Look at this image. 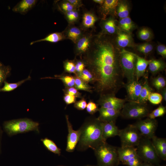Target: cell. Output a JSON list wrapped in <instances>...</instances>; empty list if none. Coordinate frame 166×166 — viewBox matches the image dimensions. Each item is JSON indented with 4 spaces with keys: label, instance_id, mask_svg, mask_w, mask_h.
<instances>
[{
    "label": "cell",
    "instance_id": "cell-1",
    "mask_svg": "<svg viewBox=\"0 0 166 166\" xmlns=\"http://www.w3.org/2000/svg\"><path fill=\"white\" fill-rule=\"evenodd\" d=\"M121 50L112 39L99 34L93 35L90 48L81 58L93 74L95 88L101 95H115L124 87V77L120 62Z\"/></svg>",
    "mask_w": 166,
    "mask_h": 166
},
{
    "label": "cell",
    "instance_id": "cell-2",
    "mask_svg": "<svg viewBox=\"0 0 166 166\" xmlns=\"http://www.w3.org/2000/svg\"><path fill=\"white\" fill-rule=\"evenodd\" d=\"M102 122L97 118L86 120L79 129L80 134L76 146L79 151L91 148L93 150L105 141L102 137Z\"/></svg>",
    "mask_w": 166,
    "mask_h": 166
},
{
    "label": "cell",
    "instance_id": "cell-3",
    "mask_svg": "<svg viewBox=\"0 0 166 166\" xmlns=\"http://www.w3.org/2000/svg\"><path fill=\"white\" fill-rule=\"evenodd\" d=\"M117 148L107 143H101L93 150L96 157L97 166H118L120 163Z\"/></svg>",
    "mask_w": 166,
    "mask_h": 166
},
{
    "label": "cell",
    "instance_id": "cell-4",
    "mask_svg": "<svg viewBox=\"0 0 166 166\" xmlns=\"http://www.w3.org/2000/svg\"><path fill=\"white\" fill-rule=\"evenodd\" d=\"M39 125L38 122L28 118H23L5 121L3 128L7 135L11 136L31 131L39 133Z\"/></svg>",
    "mask_w": 166,
    "mask_h": 166
},
{
    "label": "cell",
    "instance_id": "cell-5",
    "mask_svg": "<svg viewBox=\"0 0 166 166\" xmlns=\"http://www.w3.org/2000/svg\"><path fill=\"white\" fill-rule=\"evenodd\" d=\"M127 102L121 111L120 116L123 118L139 120L147 117L150 111L146 104L133 101Z\"/></svg>",
    "mask_w": 166,
    "mask_h": 166
},
{
    "label": "cell",
    "instance_id": "cell-6",
    "mask_svg": "<svg viewBox=\"0 0 166 166\" xmlns=\"http://www.w3.org/2000/svg\"><path fill=\"white\" fill-rule=\"evenodd\" d=\"M137 154L143 162L160 166V160L157 155L150 139L142 137L136 147Z\"/></svg>",
    "mask_w": 166,
    "mask_h": 166
},
{
    "label": "cell",
    "instance_id": "cell-7",
    "mask_svg": "<svg viewBox=\"0 0 166 166\" xmlns=\"http://www.w3.org/2000/svg\"><path fill=\"white\" fill-rule=\"evenodd\" d=\"M136 61L135 53L122 49L120 55L121 67L124 78L128 82L135 80V70Z\"/></svg>",
    "mask_w": 166,
    "mask_h": 166
},
{
    "label": "cell",
    "instance_id": "cell-8",
    "mask_svg": "<svg viewBox=\"0 0 166 166\" xmlns=\"http://www.w3.org/2000/svg\"><path fill=\"white\" fill-rule=\"evenodd\" d=\"M118 136L121 147H136L142 137L133 124H129L124 128L120 129Z\"/></svg>",
    "mask_w": 166,
    "mask_h": 166
},
{
    "label": "cell",
    "instance_id": "cell-9",
    "mask_svg": "<svg viewBox=\"0 0 166 166\" xmlns=\"http://www.w3.org/2000/svg\"><path fill=\"white\" fill-rule=\"evenodd\" d=\"M119 160L127 166H140L143 162L138 156L136 147H117Z\"/></svg>",
    "mask_w": 166,
    "mask_h": 166
},
{
    "label": "cell",
    "instance_id": "cell-10",
    "mask_svg": "<svg viewBox=\"0 0 166 166\" xmlns=\"http://www.w3.org/2000/svg\"><path fill=\"white\" fill-rule=\"evenodd\" d=\"M133 125L139 131L142 137L151 139L155 136L158 127V122L156 119L147 117L138 120Z\"/></svg>",
    "mask_w": 166,
    "mask_h": 166
},
{
    "label": "cell",
    "instance_id": "cell-11",
    "mask_svg": "<svg viewBox=\"0 0 166 166\" xmlns=\"http://www.w3.org/2000/svg\"><path fill=\"white\" fill-rule=\"evenodd\" d=\"M127 101L126 98H118L113 94H106L101 95L98 104L101 108L121 110Z\"/></svg>",
    "mask_w": 166,
    "mask_h": 166
},
{
    "label": "cell",
    "instance_id": "cell-12",
    "mask_svg": "<svg viewBox=\"0 0 166 166\" xmlns=\"http://www.w3.org/2000/svg\"><path fill=\"white\" fill-rule=\"evenodd\" d=\"M93 35L91 33H85L75 43L74 52L76 56L81 57L90 48Z\"/></svg>",
    "mask_w": 166,
    "mask_h": 166
},
{
    "label": "cell",
    "instance_id": "cell-13",
    "mask_svg": "<svg viewBox=\"0 0 166 166\" xmlns=\"http://www.w3.org/2000/svg\"><path fill=\"white\" fill-rule=\"evenodd\" d=\"M65 118L68 132L66 151L71 152L74 151L77 146L79 139L80 132L79 129L75 130L73 129L68 116L66 115Z\"/></svg>",
    "mask_w": 166,
    "mask_h": 166
},
{
    "label": "cell",
    "instance_id": "cell-14",
    "mask_svg": "<svg viewBox=\"0 0 166 166\" xmlns=\"http://www.w3.org/2000/svg\"><path fill=\"white\" fill-rule=\"evenodd\" d=\"M143 82L134 80L125 84L127 97L126 98L128 101L137 102L139 97L142 87Z\"/></svg>",
    "mask_w": 166,
    "mask_h": 166
},
{
    "label": "cell",
    "instance_id": "cell-15",
    "mask_svg": "<svg viewBox=\"0 0 166 166\" xmlns=\"http://www.w3.org/2000/svg\"><path fill=\"white\" fill-rule=\"evenodd\" d=\"M101 27V32L100 34L102 35L117 34L119 31L118 26L116 25V20L113 16L105 19H102Z\"/></svg>",
    "mask_w": 166,
    "mask_h": 166
},
{
    "label": "cell",
    "instance_id": "cell-16",
    "mask_svg": "<svg viewBox=\"0 0 166 166\" xmlns=\"http://www.w3.org/2000/svg\"><path fill=\"white\" fill-rule=\"evenodd\" d=\"M155 152L160 159L166 160V139L155 136L151 139Z\"/></svg>",
    "mask_w": 166,
    "mask_h": 166
},
{
    "label": "cell",
    "instance_id": "cell-17",
    "mask_svg": "<svg viewBox=\"0 0 166 166\" xmlns=\"http://www.w3.org/2000/svg\"><path fill=\"white\" fill-rule=\"evenodd\" d=\"M119 2L118 0H104L100 9L102 19H106L109 15L113 17L117 15L116 8Z\"/></svg>",
    "mask_w": 166,
    "mask_h": 166
},
{
    "label": "cell",
    "instance_id": "cell-18",
    "mask_svg": "<svg viewBox=\"0 0 166 166\" xmlns=\"http://www.w3.org/2000/svg\"><path fill=\"white\" fill-rule=\"evenodd\" d=\"M121 110L100 107L99 109V113L98 119L102 122L115 121L120 116Z\"/></svg>",
    "mask_w": 166,
    "mask_h": 166
},
{
    "label": "cell",
    "instance_id": "cell-19",
    "mask_svg": "<svg viewBox=\"0 0 166 166\" xmlns=\"http://www.w3.org/2000/svg\"><path fill=\"white\" fill-rule=\"evenodd\" d=\"M115 122H102V137L106 141L107 139L118 136L120 129L116 125Z\"/></svg>",
    "mask_w": 166,
    "mask_h": 166
},
{
    "label": "cell",
    "instance_id": "cell-20",
    "mask_svg": "<svg viewBox=\"0 0 166 166\" xmlns=\"http://www.w3.org/2000/svg\"><path fill=\"white\" fill-rule=\"evenodd\" d=\"M63 31L65 38L71 40L74 44L84 33L82 28L75 26L74 24H69Z\"/></svg>",
    "mask_w": 166,
    "mask_h": 166
},
{
    "label": "cell",
    "instance_id": "cell-21",
    "mask_svg": "<svg viewBox=\"0 0 166 166\" xmlns=\"http://www.w3.org/2000/svg\"><path fill=\"white\" fill-rule=\"evenodd\" d=\"M117 34L115 43L118 48L134 47L135 44L131 34L119 30Z\"/></svg>",
    "mask_w": 166,
    "mask_h": 166
},
{
    "label": "cell",
    "instance_id": "cell-22",
    "mask_svg": "<svg viewBox=\"0 0 166 166\" xmlns=\"http://www.w3.org/2000/svg\"><path fill=\"white\" fill-rule=\"evenodd\" d=\"M136 61L135 70V78L138 81L140 78L144 76L146 69L151 60H148L135 54Z\"/></svg>",
    "mask_w": 166,
    "mask_h": 166
},
{
    "label": "cell",
    "instance_id": "cell-23",
    "mask_svg": "<svg viewBox=\"0 0 166 166\" xmlns=\"http://www.w3.org/2000/svg\"><path fill=\"white\" fill-rule=\"evenodd\" d=\"M38 1L37 0H22L13 8L12 10L22 15L26 14L35 6Z\"/></svg>",
    "mask_w": 166,
    "mask_h": 166
},
{
    "label": "cell",
    "instance_id": "cell-24",
    "mask_svg": "<svg viewBox=\"0 0 166 166\" xmlns=\"http://www.w3.org/2000/svg\"><path fill=\"white\" fill-rule=\"evenodd\" d=\"M65 39L63 31L60 32H54L49 34L44 38L32 42L30 43V45H31L36 43L44 41L55 43Z\"/></svg>",
    "mask_w": 166,
    "mask_h": 166
},
{
    "label": "cell",
    "instance_id": "cell-25",
    "mask_svg": "<svg viewBox=\"0 0 166 166\" xmlns=\"http://www.w3.org/2000/svg\"><path fill=\"white\" fill-rule=\"evenodd\" d=\"M148 66L149 71L152 74L155 75L164 70L166 68V64L162 60L152 59Z\"/></svg>",
    "mask_w": 166,
    "mask_h": 166
},
{
    "label": "cell",
    "instance_id": "cell-26",
    "mask_svg": "<svg viewBox=\"0 0 166 166\" xmlns=\"http://www.w3.org/2000/svg\"><path fill=\"white\" fill-rule=\"evenodd\" d=\"M135 27L134 23L129 16L120 19L118 26L119 30L129 34H131Z\"/></svg>",
    "mask_w": 166,
    "mask_h": 166
},
{
    "label": "cell",
    "instance_id": "cell-27",
    "mask_svg": "<svg viewBox=\"0 0 166 166\" xmlns=\"http://www.w3.org/2000/svg\"><path fill=\"white\" fill-rule=\"evenodd\" d=\"M153 90L150 86L147 79L143 82L142 86L138 99L137 102L142 104H146L148 97Z\"/></svg>",
    "mask_w": 166,
    "mask_h": 166
},
{
    "label": "cell",
    "instance_id": "cell-28",
    "mask_svg": "<svg viewBox=\"0 0 166 166\" xmlns=\"http://www.w3.org/2000/svg\"><path fill=\"white\" fill-rule=\"evenodd\" d=\"M97 19V17L93 13L90 12L85 13L82 18V30L93 28Z\"/></svg>",
    "mask_w": 166,
    "mask_h": 166
},
{
    "label": "cell",
    "instance_id": "cell-29",
    "mask_svg": "<svg viewBox=\"0 0 166 166\" xmlns=\"http://www.w3.org/2000/svg\"><path fill=\"white\" fill-rule=\"evenodd\" d=\"M129 11L128 4L125 2L119 1L116 8V13L120 19L128 17Z\"/></svg>",
    "mask_w": 166,
    "mask_h": 166
},
{
    "label": "cell",
    "instance_id": "cell-30",
    "mask_svg": "<svg viewBox=\"0 0 166 166\" xmlns=\"http://www.w3.org/2000/svg\"><path fill=\"white\" fill-rule=\"evenodd\" d=\"M41 140L48 150L58 156L61 155V150L53 140L46 137L41 139Z\"/></svg>",
    "mask_w": 166,
    "mask_h": 166
},
{
    "label": "cell",
    "instance_id": "cell-31",
    "mask_svg": "<svg viewBox=\"0 0 166 166\" xmlns=\"http://www.w3.org/2000/svg\"><path fill=\"white\" fill-rule=\"evenodd\" d=\"M137 37L140 40L149 42L153 38L152 31L147 27H142L137 32Z\"/></svg>",
    "mask_w": 166,
    "mask_h": 166
},
{
    "label": "cell",
    "instance_id": "cell-32",
    "mask_svg": "<svg viewBox=\"0 0 166 166\" xmlns=\"http://www.w3.org/2000/svg\"><path fill=\"white\" fill-rule=\"evenodd\" d=\"M133 47L138 52L145 55L149 54L154 49L153 45L149 42L139 44H135Z\"/></svg>",
    "mask_w": 166,
    "mask_h": 166
},
{
    "label": "cell",
    "instance_id": "cell-33",
    "mask_svg": "<svg viewBox=\"0 0 166 166\" xmlns=\"http://www.w3.org/2000/svg\"><path fill=\"white\" fill-rule=\"evenodd\" d=\"M31 77L29 76L26 78L18 82L14 83H9L6 81H4V85L0 89V92H10L16 89L27 81L30 80Z\"/></svg>",
    "mask_w": 166,
    "mask_h": 166
},
{
    "label": "cell",
    "instance_id": "cell-34",
    "mask_svg": "<svg viewBox=\"0 0 166 166\" xmlns=\"http://www.w3.org/2000/svg\"><path fill=\"white\" fill-rule=\"evenodd\" d=\"M152 85L158 91L160 92L166 87V81L164 77L159 75L153 78L151 80Z\"/></svg>",
    "mask_w": 166,
    "mask_h": 166
},
{
    "label": "cell",
    "instance_id": "cell-35",
    "mask_svg": "<svg viewBox=\"0 0 166 166\" xmlns=\"http://www.w3.org/2000/svg\"><path fill=\"white\" fill-rule=\"evenodd\" d=\"M76 76L87 83L89 82L95 83V81L93 74L87 69L85 68L81 73Z\"/></svg>",
    "mask_w": 166,
    "mask_h": 166
},
{
    "label": "cell",
    "instance_id": "cell-36",
    "mask_svg": "<svg viewBox=\"0 0 166 166\" xmlns=\"http://www.w3.org/2000/svg\"><path fill=\"white\" fill-rule=\"evenodd\" d=\"M77 90H84L91 92L92 87L79 77L76 76L75 77V85L74 87Z\"/></svg>",
    "mask_w": 166,
    "mask_h": 166
},
{
    "label": "cell",
    "instance_id": "cell-37",
    "mask_svg": "<svg viewBox=\"0 0 166 166\" xmlns=\"http://www.w3.org/2000/svg\"><path fill=\"white\" fill-rule=\"evenodd\" d=\"M69 24H74L79 18V9L75 10L64 13Z\"/></svg>",
    "mask_w": 166,
    "mask_h": 166
},
{
    "label": "cell",
    "instance_id": "cell-38",
    "mask_svg": "<svg viewBox=\"0 0 166 166\" xmlns=\"http://www.w3.org/2000/svg\"><path fill=\"white\" fill-rule=\"evenodd\" d=\"M55 78L61 80L65 87H74L75 77L69 75H57Z\"/></svg>",
    "mask_w": 166,
    "mask_h": 166
},
{
    "label": "cell",
    "instance_id": "cell-39",
    "mask_svg": "<svg viewBox=\"0 0 166 166\" xmlns=\"http://www.w3.org/2000/svg\"><path fill=\"white\" fill-rule=\"evenodd\" d=\"M166 113V107L161 104L157 108L150 112L147 117L152 119H155L156 117L163 116Z\"/></svg>",
    "mask_w": 166,
    "mask_h": 166
},
{
    "label": "cell",
    "instance_id": "cell-40",
    "mask_svg": "<svg viewBox=\"0 0 166 166\" xmlns=\"http://www.w3.org/2000/svg\"><path fill=\"white\" fill-rule=\"evenodd\" d=\"M11 70L9 66H6L0 61V86L9 75Z\"/></svg>",
    "mask_w": 166,
    "mask_h": 166
},
{
    "label": "cell",
    "instance_id": "cell-41",
    "mask_svg": "<svg viewBox=\"0 0 166 166\" xmlns=\"http://www.w3.org/2000/svg\"><path fill=\"white\" fill-rule=\"evenodd\" d=\"M58 9L63 14L68 12L77 9L67 0H63L58 5Z\"/></svg>",
    "mask_w": 166,
    "mask_h": 166
},
{
    "label": "cell",
    "instance_id": "cell-42",
    "mask_svg": "<svg viewBox=\"0 0 166 166\" xmlns=\"http://www.w3.org/2000/svg\"><path fill=\"white\" fill-rule=\"evenodd\" d=\"M63 66L65 72L69 73H73L76 74L75 64L74 60H65L63 62Z\"/></svg>",
    "mask_w": 166,
    "mask_h": 166
},
{
    "label": "cell",
    "instance_id": "cell-43",
    "mask_svg": "<svg viewBox=\"0 0 166 166\" xmlns=\"http://www.w3.org/2000/svg\"><path fill=\"white\" fill-rule=\"evenodd\" d=\"M163 100L162 97L160 93L152 92L150 94L148 101L151 104L156 105L160 103Z\"/></svg>",
    "mask_w": 166,
    "mask_h": 166
},
{
    "label": "cell",
    "instance_id": "cell-44",
    "mask_svg": "<svg viewBox=\"0 0 166 166\" xmlns=\"http://www.w3.org/2000/svg\"><path fill=\"white\" fill-rule=\"evenodd\" d=\"M75 64L76 75L81 73L85 68V65L82 59L75 58L74 60Z\"/></svg>",
    "mask_w": 166,
    "mask_h": 166
},
{
    "label": "cell",
    "instance_id": "cell-45",
    "mask_svg": "<svg viewBox=\"0 0 166 166\" xmlns=\"http://www.w3.org/2000/svg\"><path fill=\"white\" fill-rule=\"evenodd\" d=\"M98 105L93 101H90L87 104L86 110L87 112L90 114H93L98 111Z\"/></svg>",
    "mask_w": 166,
    "mask_h": 166
},
{
    "label": "cell",
    "instance_id": "cell-46",
    "mask_svg": "<svg viewBox=\"0 0 166 166\" xmlns=\"http://www.w3.org/2000/svg\"><path fill=\"white\" fill-rule=\"evenodd\" d=\"M63 91L65 94L74 96L76 98H81L82 97L81 93L74 87H65L63 89Z\"/></svg>",
    "mask_w": 166,
    "mask_h": 166
},
{
    "label": "cell",
    "instance_id": "cell-47",
    "mask_svg": "<svg viewBox=\"0 0 166 166\" xmlns=\"http://www.w3.org/2000/svg\"><path fill=\"white\" fill-rule=\"evenodd\" d=\"M87 103L86 100L84 98L76 101L74 104V106L77 109L80 110L85 109L86 107Z\"/></svg>",
    "mask_w": 166,
    "mask_h": 166
},
{
    "label": "cell",
    "instance_id": "cell-48",
    "mask_svg": "<svg viewBox=\"0 0 166 166\" xmlns=\"http://www.w3.org/2000/svg\"><path fill=\"white\" fill-rule=\"evenodd\" d=\"M156 50L158 54L160 55L163 58H166V46L165 45L159 44L156 47Z\"/></svg>",
    "mask_w": 166,
    "mask_h": 166
},
{
    "label": "cell",
    "instance_id": "cell-49",
    "mask_svg": "<svg viewBox=\"0 0 166 166\" xmlns=\"http://www.w3.org/2000/svg\"><path fill=\"white\" fill-rule=\"evenodd\" d=\"M63 100L67 105H69L74 103L76 101V97L73 96L65 94Z\"/></svg>",
    "mask_w": 166,
    "mask_h": 166
},
{
    "label": "cell",
    "instance_id": "cell-50",
    "mask_svg": "<svg viewBox=\"0 0 166 166\" xmlns=\"http://www.w3.org/2000/svg\"><path fill=\"white\" fill-rule=\"evenodd\" d=\"M70 3L77 9H79L83 4L81 0H67Z\"/></svg>",
    "mask_w": 166,
    "mask_h": 166
},
{
    "label": "cell",
    "instance_id": "cell-51",
    "mask_svg": "<svg viewBox=\"0 0 166 166\" xmlns=\"http://www.w3.org/2000/svg\"><path fill=\"white\" fill-rule=\"evenodd\" d=\"M160 94H161L163 99L164 101H166V88L165 87L162 89L160 91Z\"/></svg>",
    "mask_w": 166,
    "mask_h": 166
},
{
    "label": "cell",
    "instance_id": "cell-52",
    "mask_svg": "<svg viewBox=\"0 0 166 166\" xmlns=\"http://www.w3.org/2000/svg\"><path fill=\"white\" fill-rule=\"evenodd\" d=\"M140 166H157L151 163L142 162Z\"/></svg>",
    "mask_w": 166,
    "mask_h": 166
},
{
    "label": "cell",
    "instance_id": "cell-53",
    "mask_svg": "<svg viewBox=\"0 0 166 166\" xmlns=\"http://www.w3.org/2000/svg\"><path fill=\"white\" fill-rule=\"evenodd\" d=\"M93 1L100 4L101 6L103 4L104 0H93Z\"/></svg>",
    "mask_w": 166,
    "mask_h": 166
},
{
    "label": "cell",
    "instance_id": "cell-54",
    "mask_svg": "<svg viewBox=\"0 0 166 166\" xmlns=\"http://www.w3.org/2000/svg\"><path fill=\"white\" fill-rule=\"evenodd\" d=\"M2 131L0 127V154L1 152V145L2 136Z\"/></svg>",
    "mask_w": 166,
    "mask_h": 166
},
{
    "label": "cell",
    "instance_id": "cell-55",
    "mask_svg": "<svg viewBox=\"0 0 166 166\" xmlns=\"http://www.w3.org/2000/svg\"><path fill=\"white\" fill-rule=\"evenodd\" d=\"M84 166H96L90 165H86Z\"/></svg>",
    "mask_w": 166,
    "mask_h": 166
},
{
    "label": "cell",
    "instance_id": "cell-56",
    "mask_svg": "<svg viewBox=\"0 0 166 166\" xmlns=\"http://www.w3.org/2000/svg\"><path fill=\"white\" fill-rule=\"evenodd\" d=\"M159 166H166V165H163V166H160V165Z\"/></svg>",
    "mask_w": 166,
    "mask_h": 166
},
{
    "label": "cell",
    "instance_id": "cell-57",
    "mask_svg": "<svg viewBox=\"0 0 166 166\" xmlns=\"http://www.w3.org/2000/svg\"><path fill=\"white\" fill-rule=\"evenodd\" d=\"M64 166L59 165V166Z\"/></svg>",
    "mask_w": 166,
    "mask_h": 166
}]
</instances>
